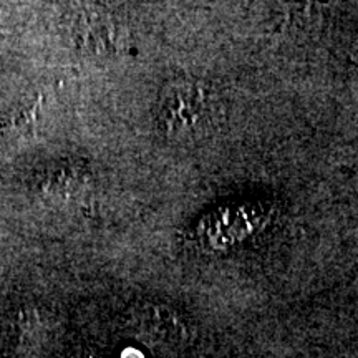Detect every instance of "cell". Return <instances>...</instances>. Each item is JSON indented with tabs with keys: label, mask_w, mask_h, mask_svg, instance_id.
<instances>
[{
	"label": "cell",
	"mask_w": 358,
	"mask_h": 358,
	"mask_svg": "<svg viewBox=\"0 0 358 358\" xmlns=\"http://www.w3.org/2000/svg\"><path fill=\"white\" fill-rule=\"evenodd\" d=\"M217 98L209 85L176 80L163 88L158 103V127L173 140H198L216 124Z\"/></svg>",
	"instance_id": "6da1fadb"
},
{
	"label": "cell",
	"mask_w": 358,
	"mask_h": 358,
	"mask_svg": "<svg viewBox=\"0 0 358 358\" xmlns=\"http://www.w3.org/2000/svg\"><path fill=\"white\" fill-rule=\"evenodd\" d=\"M143 335L159 343H176L186 337L182 322L171 310L163 307L148 308L140 317Z\"/></svg>",
	"instance_id": "7a4b0ae2"
}]
</instances>
